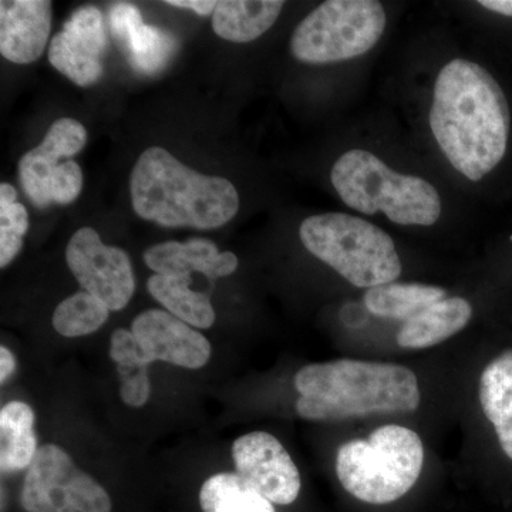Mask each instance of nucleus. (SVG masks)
Here are the masks:
<instances>
[{
	"instance_id": "obj_11",
	"label": "nucleus",
	"mask_w": 512,
	"mask_h": 512,
	"mask_svg": "<svg viewBox=\"0 0 512 512\" xmlns=\"http://www.w3.org/2000/svg\"><path fill=\"white\" fill-rule=\"evenodd\" d=\"M107 49L103 15L94 6L74 10L62 32L50 42L49 62L80 87H89L103 76V55Z\"/></svg>"
},
{
	"instance_id": "obj_2",
	"label": "nucleus",
	"mask_w": 512,
	"mask_h": 512,
	"mask_svg": "<svg viewBox=\"0 0 512 512\" xmlns=\"http://www.w3.org/2000/svg\"><path fill=\"white\" fill-rule=\"evenodd\" d=\"M296 412L309 421L409 414L420 406L413 370L393 363L339 359L312 363L296 373Z\"/></svg>"
},
{
	"instance_id": "obj_10",
	"label": "nucleus",
	"mask_w": 512,
	"mask_h": 512,
	"mask_svg": "<svg viewBox=\"0 0 512 512\" xmlns=\"http://www.w3.org/2000/svg\"><path fill=\"white\" fill-rule=\"evenodd\" d=\"M237 474L272 504L295 503L301 493V474L281 441L252 431L232 444Z\"/></svg>"
},
{
	"instance_id": "obj_9",
	"label": "nucleus",
	"mask_w": 512,
	"mask_h": 512,
	"mask_svg": "<svg viewBox=\"0 0 512 512\" xmlns=\"http://www.w3.org/2000/svg\"><path fill=\"white\" fill-rule=\"evenodd\" d=\"M66 264L84 291L106 303L110 311H121L133 298L136 278L130 256L104 244L93 228L74 232L67 244Z\"/></svg>"
},
{
	"instance_id": "obj_26",
	"label": "nucleus",
	"mask_w": 512,
	"mask_h": 512,
	"mask_svg": "<svg viewBox=\"0 0 512 512\" xmlns=\"http://www.w3.org/2000/svg\"><path fill=\"white\" fill-rule=\"evenodd\" d=\"M83 188V171L73 160H66L53 171L46 185V207L50 204L67 205L77 200Z\"/></svg>"
},
{
	"instance_id": "obj_16",
	"label": "nucleus",
	"mask_w": 512,
	"mask_h": 512,
	"mask_svg": "<svg viewBox=\"0 0 512 512\" xmlns=\"http://www.w3.org/2000/svg\"><path fill=\"white\" fill-rule=\"evenodd\" d=\"M471 316L473 308L466 299H443L406 320L397 332V345L403 349L433 348L466 328Z\"/></svg>"
},
{
	"instance_id": "obj_1",
	"label": "nucleus",
	"mask_w": 512,
	"mask_h": 512,
	"mask_svg": "<svg viewBox=\"0 0 512 512\" xmlns=\"http://www.w3.org/2000/svg\"><path fill=\"white\" fill-rule=\"evenodd\" d=\"M429 124L450 164L476 183L505 156L510 107L500 84L483 66L451 60L434 84Z\"/></svg>"
},
{
	"instance_id": "obj_15",
	"label": "nucleus",
	"mask_w": 512,
	"mask_h": 512,
	"mask_svg": "<svg viewBox=\"0 0 512 512\" xmlns=\"http://www.w3.org/2000/svg\"><path fill=\"white\" fill-rule=\"evenodd\" d=\"M144 262L157 275L190 276L192 272H200L212 281L234 274L238 268L237 255L220 254L217 245L205 238L153 245L144 252Z\"/></svg>"
},
{
	"instance_id": "obj_17",
	"label": "nucleus",
	"mask_w": 512,
	"mask_h": 512,
	"mask_svg": "<svg viewBox=\"0 0 512 512\" xmlns=\"http://www.w3.org/2000/svg\"><path fill=\"white\" fill-rule=\"evenodd\" d=\"M284 6L279 0H224L212 15V29L228 42L249 43L275 25Z\"/></svg>"
},
{
	"instance_id": "obj_30",
	"label": "nucleus",
	"mask_w": 512,
	"mask_h": 512,
	"mask_svg": "<svg viewBox=\"0 0 512 512\" xmlns=\"http://www.w3.org/2000/svg\"><path fill=\"white\" fill-rule=\"evenodd\" d=\"M16 370V357L6 346L0 348V383L5 384Z\"/></svg>"
},
{
	"instance_id": "obj_27",
	"label": "nucleus",
	"mask_w": 512,
	"mask_h": 512,
	"mask_svg": "<svg viewBox=\"0 0 512 512\" xmlns=\"http://www.w3.org/2000/svg\"><path fill=\"white\" fill-rule=\"evenodd\" d=\"M110 357L119 365V370L146 369L151 363L134 333L123 328L111 333Z\"/></svg>"
},
{
	"instance_id": "obj_13",
	"label": "nucleus",
	"mask_w": 512,
	"mask_h": 512,
	"mask_svg": "<svg viewBox=\"0 0 512 512\" xmlns=\"http://www.w3.org/2000/svg\"><path fill=\"white\" fill-rule=\"evenodd\" d=\"M52 29L49 0L0 2V55L9 62L30 64L45 52Z\"/></svg>"
},
{
	"instance_id": "obj_21",
	"label": "nucleus",
	"mask_w": 512,
	"mask_h": 512,
	"mask_svg": "<svg viewBox=\"0 0 512 512\" xmlns=\"http://www.w3.org/2000/svg\"><path fill=\"white\" fill-rule=\"evenodd\" d=\"M190 276H164L154 274L148 279L150 295L173 313L198 329H210L215 323V311L208 295L192 291Z\"/></svg>"
},
{
	"instance_id": "obj_31",
	"label": "nucleus",
	"mask_w": 512,
	"mask_h": 512,
	"mask_svg": "<svg viewBox=\"0 0 512 512\" xmlns=\"http://www.w3.org/2000/svg\"><path fill=\"white\" fill-rule=\"evenodd\" d=\"M478 3L484 6L485 9L512 18V0H481Z\"/></svg>"
},
{
	"instance_id": "obj_23",
	"label": "nucleus",
	"mask_w": 512,
	"mask_h": 512,
	"mask_svg": "<svg viewBox=\"0 0 512 512\" xmlns=\"http://www.w3.org/2000/svg\"><path fill=\"white\" fill-rule=\"evenodd\" d=\"M137 72L153 74L163 69L175 49L174 37L164 30L137 23L117 40Z\"/></svg>"
},
{
	"instance_id": "obj_12",
	"label": "nucleus",
	"mask_w": 512,
	"mask_h": 512,
	"mask_svg": "<svg viewBox=\"0 0 512 512\" xmlns=\"http://www.w3.org/2000/svg\"><path fill=\"white\" fill-rule=\"evenodd\" d=\"M131 332L150 362L170 363L185 369H201L211 357V345L204 335L173 313L150 309L131 323Z\"/></svg>"
},
{
	"instance_id": "obj_5",
	"label": "nucleus",
	"mask_w": 512,
	"mask_h": 512,
	"mask_svg": "<svg viewBox=\"0 0 512 512\" xmlns=\"http://www.w3.org/2000/svg\"><path fill=\"white\" fill-rule=\"evenodd\" d=\"M424 447L409 427L386 424L367 439L343 444L336 456L340 484L357 500L373 505L400 500L419 480Z\"/></svg>"
},
{
	"instance_id": "obj_19",
	"label": "nucleus",
	"mask_w": 512,
	"mask_h": 512,
	"mask_svg": "<svg viewBox=\"0 0 512 512\" xmlns=\"http://www.w3.org/2000/svg\"><path fill=\"white\" fill-rule=\"evenodd\" d=\"M37 450L35 413L29 404L10 402L0 410V470L3 474L25 470Z\"/></svg>"
},
{
	"instance_id": "obj_22",
	"label": "nucleus",
	"mask_w": 512,
	"mask_h": 512,
	"mask_svg": "<svg viewBox=\"0 0 512 512\" xmlns=\"http://www.w3.org/2000/svg\"><path fill=\"white\" fill-rule=\"evenodd\" d=\"M200 504L204 512H275L271 501L234 473L208 478L201 487Z\"/></svg>"
},
{
	"instance_id": "obj_24",
	"label": "nucleus",
	"mask_w": 512,
	"mask_h": 512,
	"mask_svg": "<svg viewBox=\"0 0 512 512\" xmlns=\"http://www.w3.org/2000/svg\"><path fill=\"white\" fill-rule=\"evenodd\" d=\"M110 309L89 292H77L60 302L53 313L52 325L64 338H80L103 328Z\"/></svg>"
},
{
	"instance_id": "obj_20",
	"label": "nucleus",
	"mask_w": 512,
	"mask_h": 512,
	"mask_svg": "<svg viewBox=\"0 0 512 512\" xmlns=\"http://www.w3.org/2000/svg\"><path fill=\"white\" fill-rule=\"evenodd\" d=\"M446 295V289L440 286L390 282L367 289L363 303L372 315L406 322L433 303L446 299Z\"/></svg>"
},
{
	"instance_id": "obj_4",
	"label": "nucleus",
	"mask_w": 512,
	"mask_h": 512,
	"mask_svg": "<svg viewBox=\"0 0 512 512\" xmlns=\"http://www.w3.org/2000/svg\"><path fill=\"white\" fill-rule=\"evenodd\" d=\"M348 207L366 215L383 212L397 225L431 227L439 221L441 200L434 185L416 175L396 173L365 150L343 154L330 173Z\"/></svg>"
},
{
	"instance_id": "obj_25",
	"label": "nucleus",
	"mask_w": 512,
	"mask_h": 512,
	"mask_svg": "<svg viewBox=\"0 0 512 512\" xmlns=\"http://www.w3.org/2000/svg\"><path fill=\"white\" fill-rule=\"evenodd\" d=\"M28 229L29 215L25 205L20 202L0 205V268H6L18 256Z\"/></svg>"
},
{
	"instance_id": "obj_7",
	"label": "nucleus",
	"mask_w": 512,
	"mask_h": 512,
	"mask_svg": "<svg viewBox=\"0 0 512 512\" xmlns=\"http://www.w3.org/2000/svg\"><path fill=\"white\" fill-rule=\"evenodd\" d=\"M386 28V12L376 0H328L299 23L291 53L308 64L343 62L366 55Z\"/></svg>"
},
{
	"instance_id": "obj_28",
	"label": "nucleus",
	"mask_w": 512,
	"mask_h": 512,
	"mask_svg": "<svg viewBox=\"0 0 512 512\" xmlns=\"http://www.w3.org/2000/svg\"><path fill=\"white\" fill-rule=\"evenodd\" d=\"M121 377L120 397L127 406L140 409L151 394L148 367L140 370H119Z\"/></svg>"
},
{
	"instance_id": "obj_8",
	"label": "nucleus",
	"mask_w": 512,
	"mask_h": 512,
	"mask_svg": "<svg viewBox=\"0 0 512 512\" xmlns=\"http://www.w3.org/2000/svg\"><path fill=\"white\" fill-rule=\"evenodd\" d=\"M20 503L26 512H111L103 485L56 444L39 447L23 481Z\"/></svg>"
},
{
	"instance_id": "obj_33",
	"label": "nucleus",
	"mask_w": 512,
	"mask_h": 512,
	"mask_svg": "<svg viewBox=\"0 0 512 512\" xmlns=\"http://www.w3.org/2000/svg\"><path fill=\"white\" fill-rule=\"evenodd\" d=\"M510 239H511V241H512V235H511V238H510Z\"/></svg>"
},
{
	"instance_id": "obj_3",
	"label": "nucleus",
	"mask_w": 512,
	"mask_h": 512,
	"mask_svg": "<svg viewBox=\"0 0 512 512\" xmlns=\"http://www.w3.org/2000/svg\"><path fill=\"white\" fill-rule=\"evenodd\" d=\"M130 195L138 217L167 228L217 229L239 210L231 181L198 173L163 147L140 154L130 175Z\"/></svg>"
},
{
	"instance_id": "obj_29",
	"label": "nucleus",
	"mask_w": 512,
	"mask_h": 512,
	"mask_svg": "<svg viewBox=\"0 0 512 512\" xmlns=\"http://www.w3.org/2000/svg\"><path fill=\"white\" fill-rule=\"evenodd\" d=\"M165 5L194 10L195 13L201 16H210L214 15L218 2H211V0H168Z\"/></svg>"
},
{
	"instance_id": "obj_6",
	"label": "nucleus",
	"mask_w": 512,
	"mask_h": 512,
	"mask_svg": "<svg viewBox=\"0 0 512 512\" xmlns=\"http://www.w3.org/2000/svg\"><path fill=\"white\" fill-rule=\"evenodd\" d=\"M299 237L315 258L357 288L390 284L402 275L392 237L362 218L342 212L312 215L303 220Z\"/></svg>"
},
{
	"instance_id": "obj_14",
	"label": "nucleus",
	"mask_w": 512,
	"mask_h": 512,
	"mask_svg": "<svg viewBox=\"0 0 512 512\" xmlns=\"http://www.w3.org/2000/svg\"><path fill=\"white\" fill-rule=\"evenodd\" d=\"M87 143V131L80 121L56 120L39 146L28 151L19 161V180L29 200L37 208H46V185L60 160L76 156Z\"/></svg>"
},
{
	"instance_id": "obj_18",
	"label": "nucleus",
	"mask_w": 512,
	"mask_h": 512,
	"mask_svg": "<svg viewBox=\"0 0 512 512\" xmlns=\"http://www.w3.org/2000/svg\"><path fill=\"white\" fill-rule=\"evenodd\" d=\"M480 403L505 456L512 460V350H505L485 367L480 379Z\"/></svg>"
},
{
	"instance_id": "obj_32",
	"label": "nucleus",
	"mask_w": 512,
	"mask_h": 512,
	"mask_svg": "<svg viewBox=\"0 0 512 512\" xmlns=\"http://www.w3.org/2000/svg\"><path fill=\"white\" fill-rule=\"evenodd\" d=\"M18 202V192L8 183L0 185V205H12Z\"/></svg>"
}]
</instances>
